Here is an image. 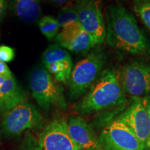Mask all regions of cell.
<instances>
[{"label": "cell", "instance_id": "9", "mask_svg": "<svg viewBox=\"0 0 150 150\" xmlns=\"http://www.w3.org/2000/svg\"><path fill=\"white\" fill-rule=\"evenodd\" d=\"M120 117L133 131L140 145V150H148L150 139V118L145 100L134 97Z\"/></svg>", "mask_w": 150, "mask_h": 150}, {"label": "cell", "instance_id": "3", "mask_svg": "<svg viewBox=\"0 0 150 150\" xmlns=\"http://www.w3.org/2000/svg\"><path fill=\"white\" fill-rule=\"evenodd\" d=\"M106 61L104 52L95 50L76 63L67 83L71 99H78L88 91L102 73Z\"/></svg>", "mask_w": 150, "mask_h": 150}, {"label": "cell", "instance_id": "28", "mask_svg": "<svg viewBox=\"0 0 150 150\" xmlns=\"http://www.w3.org/2000/svg\"><path fill=\"white\" fill-rule=\"evenodd\" d=\"M80 150H83V149H80Z\"/></svg>", "mask_w": 150, "mask_h": 150}, {"label": "cell", "instance_id": "16", "mask_svg": "<svg viewBox=\"0 0 150 150\" xmlns=\"http://www.w3.org/2000/svg\"><path fill=\"white\" fill-rule=\"evenodd\" d=\"M41 33L48 40H52L59 33L60 27L56 19L52 16H44L38 22Z\"/></svg>", "mask_w": 150, "mask_h": 150}, {"label": "cell", "instance_id": "6", "mask_svg": "<svg viewBox=\"0 0 150 150\" xmlns=\"http://www.w3.org/2000/svg\"><path fill=\"white\" fill-rule=\"evenodd\" d=\"M103 150H140V145L119 115L110 120L98 138Z\"/></svg>", "mask_w": 150, "mask_h": 150}, {"label": "cell", "instance_id": "5", "mask_svg": "<svg viewBox=\"0 0 150 150\" xmlns=\"http://www.w3.org/2000/svg\"><path fill=\"white\" fill-rule=\"evenodd\" d=\"M29 86L33 98L45 111H50L53 107L67 108L63 89L45 68L38 67L31 72Z\"/></svg>", "mask_w": 150, "mask_h": 150}, {"label": "cell", "instance_id": "23", "mask_svg": "<svg viewBox=\"0 0 150 150\" xmlns=\"http://www.w3.org/2000/svg\"><path fill=\"white\" fill-rule=\"evenodd\" d=\"M49 1H50L52 3L55 4L63 5L64 4H66L68 2V1H70V0H49Z\"/></svg>", "mask_w": 150, "mask_h": 150}, {"label": "cell", "instance_id": "4", "mask_svg": "<svg viewBox=\"0 0 150 150\" xmlns=\"http://www.w3.org/2000/svg\"><path fill=\"white\" fill-rule=\"evenodd\" d=\"M43 121L37 108L25 101L5 112L0 119V138H13L28 131L40 129Z\"/></svg>", "mask_w": 150, "mask_h": 150}, {"label": "cell", "instance_id": "1", "mask_svg": "<svg viewBox=\"0 0 150 150\" xmlns=\"http://www.w3.org/2000/svg\"><path fill=\"white\" fill-rule=\"evenodd\" d=\"M106 39L108 45L131 54L150 51L149 40L129 11L118 4L108 8Z\"/></svg>", "mask_w": 150, "mask_h": 150}, {"label": "cell", "instance_id": "7", "mask_svg": "<svg viewBox=\"0 0 150 150\" xmlns=\"http://www.w3.org/2000/svg\"><path fill=\"white\" fill-rule=\"evenodd\" d=\"M77 13L79 22L93 37L95 45L106 38V26L99 0H77L73 6Z\"/></svg>", "mask_w": 150, "mask_h": 150}, {"label": "cell", "instance_id": "22", "mask_svg": "<svg viewBox=\"0 0 150 150\" xmlns=\"http://www.w3.org/2000/svg\"><path fill=\"white\" fill-rule=\"evenodd\" d=\"M8 0H0V21L2 20L6 15L8 6Z\"/></svg>", "mask_w": 150, "mask_h": 150}, {"label": "cell", "instance_id": "13", "mask_svg": "<svg viewBox=\"0 0 150 150\" xmlns=\"http://www.w3.org/2000/svg\"><path fill=\"white\" fill-rule=\"evenodd\" d=\"M67 128L71 138L81 149L103 150L93 127L83 118L70 117L67 122Z\"/></svg>", "mask_w": 150, "mask_h": 150}, {"label": "cell", "instance_id": "20", "mask_svg": "<svg viewBox=\"0 0 150 150\" xmlns=\"http://www.w3.org/2000/svg\"><path fill=\"white\" fill-rule=\"evenodd\" d=\"M15 56L16 52L13 47L6 45L0 46V61L8 63L14 59Z\"/></svg>", "mask_w": 150, "mask_h": 150}, {"label": "cell", "instance_id": "18", "mask_svg": "<svg viewBox=\"0 0 150 150\" xmlns=\"http://www.w3.org/2000/svg\"><path fill=\"white\" fill-rule=\"evenodd\" d=\"M17 150H41L38 139L28 131L24 134L22 141Z\"/></svg>", "mask_w": 150, "mask_h": 150}, {"label": "cell", "instance_id": "8", "mask_svg": "<svg viewBox=\"0 0 150 150\" xmlns=\"http://www.w3.org/2000/svg\"><path fill=\"white\" fill-rule=\"evenodd\" d=\"M117 74L125 94L138 97L150 93V65L147 63L132 62L125 65Z\"/></svg>", "mask_w": 150, "mask_h": 150}, {"label": "cell", "instance_id": "27", "mask_svg": "<svg viewBox=\"0 0 150 150\" xmlns=\"http://www.w3.org/2000/svg\"><path fill=\"white\" fill-rule=\"evenodd\" d=\"M148 147H149V148H150V139L149 140V142H148Z\"/></svg>", "mask_w": 150, "mask_h": 150}, {"label": "cell", "instance_id": "25", "mask_svg": "<svg viewBox=\"0 0 150 150\" xmlns=\"http://www.w3.org/2000/svg\"><path fill=\"white\" fill-rule=\"evenodd\" d=\"M6 79V78L2 77V76H0V86H1V84H2L4 82Z\"/></svg>", "mask_w": 150, "mask_h": 150}, {"label": "cell", "instance_id": "14", "mask_svg": "<svg viewBox=\"0 0 150 150\" xmlns=\"http://www.w3.org/2000/svg\"><path fill=\"white\" fill-rule=\"evenodd\" d=\"M25 101V93L14 76L6 79L0 86V119L5 112Z\"/></svg>", "mask_w": 150, "mask_h": 150}, {"label": "cell", "instance_id": "24", "mask_svg": "<svg viewBox=\"0 0 150 150\" xmlns=\"http://www.w3.org/2000/svg\"><path fill=\"white\" fill-rule=\"evenodd\" d=\"M136 1L137 4H143L146 2H149L150 0H134Z\"/></svg>", "mask_w": 150, "mask_h": 150}, {"label": "cell", "instance_id": "2", "mask_svg": "<svg viewBox=\"0 0 150 150\" xmlns=\"http://www.w3.org/2000/svg\"><path fill=\"white\" fill-rule=\"evenodd\" d=\"M126 103L118 74L112 69L108 68L103 70L74 110L80 115H91L114 108H123Z\"/></svg>", "mask_w": 150, "mask_h": 150}, {"label": "cell", "instance_id": "21", "mask_svg": "<svg viewBox=\"0 0 150 150\" xmlns=\"http://www.w3.org/2000/svg\"><path fill=\"white\" fill-rule=\"evenodd\" d=\"M0 76L5 78L13 77V75L8 65L1 61H0Z\"/></svg>", "mask_w": 150, "mask_h": 150}, {"label": "cell", "instance_id": "17", "mask_svg": "<svg viewBox=\"0 0 150 150\" xmlns=\"http://www.w3.org/2000/svg\"><path fill=\"white\" fill-rule=\"evenodd\" d=\"M56 20L60 27L65 28L71 24L79 22L77 13L74 6L65 7L59 13Z\"/></svg>", "mask_w": 150, "mask_h": 150}, {"label": "cell", "instance_id": "10", "mask_svg": "<svg viewBox=\"0 0 150 150\" xmlns=\"http://www.w3.org/2000/svg\"><path fill=\"white\" fill-rule=\"evenodd\" d=\"M41 150H80L67 128V122L54 119L48 123L39 134Z\"/></svg>", "mask_w": 150, "mask_h": 150}, {"label": "cell", "instance_id": "11", "mask_svg": "<svg viewBox=\"0 0 150 150\" xmlns=\"http://www.w3.org/2000/svg\"><path fill=\"white\" fill-rule=\"evenodd\" d=\"M42 63L56 81L67 83L73 69L72 58L67 50L57 44L49 46L43 53Z\"/></svg>", "mask_w": 150, "mask_h": 150}, {"label": "cell", "instance_id": "15", "mask_svg": "<svg viewBox=\"0 0 150 150\" xmlns=\"http://www.w3.org/2000/svg\"><path fill=\"white\" fill-rule=\"evenodd\" d=\"M11 8L26 23H32L41 14L40 0H11Z\"/></svg>", "mask_w": 150, "mask_h": 150}, {"label": "cell", "instance_id": "12", "mask_svg": "<svg viewBox=\"0 0 150 150\" xmlns=\"http://www.w3.org/2000/svg\"><path fill=\"white\" fill-rule=\"evenodd\" d=\"M57 45L75 54H86L95 46L93 37L79 24L63 28L56 36Z\"/></svg>", "mask_w": 150, "mask_h": 150}, {"label": "cell", "instance_id": "26", "mask_svg": "<svg viewBox=\"0 0 150 150\" xmlns=\"http://www.w3.org/2000/svg\"><path fill=\"white\" fill-rule=\"evenodd\" d=\"M147 112H148V114H149V116L150 118V103H149V104L147 106Z\"/></svg>", "mask_w": 150, "mask_h": 150}, {"label": "cell", "instance_id": "19", "mask_svg": "<svg viewBox=\"0 0 150 150\" xmlns=\"http://www.w3.org/2000/svg\"><path fill=\"white\" fill-rule=\"evenodd\" d=\"M135 10L145 27L150 31V1L137 4Z\"/></svg>", "mask_w": 150, "mask_h": 150}]
</instances>
